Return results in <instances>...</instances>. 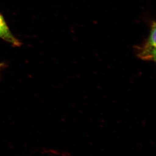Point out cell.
Instances as JSON below:
<instances>
[{"label": "cell", "instance_id": "cell-1", "mask_svg": "<svg viewBox=\"0 0 156 156\" xmlns=\"http://www.w3.org/2000/svg\"><path fill=\"white\" fill-rule=\"evenodd\" d=\"M156 23L154 21L151 25L149 37L142 44L136 47V56L143 61H156Z\"/></svg>", "mask_w": 156, "mask_h": 156}, {"label": "cell", "instance_id": "cell-2", "mask_svg": "<svg viewBox=\"0 0 156 156\" xmlns=\"http://www.w3.org/2000/svg\"><path fill=\"white\" fill-rule=\"evenodd\" d=\"M0 38L15 47L20 46V42L12 34L6 21L0 14Z\"/></svg>", "mask_w": 156, "mask_h": 156}, {"label": "cell", "instance_id": "cell-3", "mask_svg": "<svg viewBox=\"0 0 156 156\" xmlns=\"http://www.w3.org/2000/svg\"><path fill=\"white\" fill-rule=\"evenodd\" d=\"M46 152L49 155H52L53 156H73L71 152L65 150L49 149L46 150Z\"/></svg>", "mask_w": 156, "mask_h": 156}, {"label": "cell", "instance_id": "cell-4", "mask_svg": "<svg viewBox=\"0 0 156 156\" xmlns=\"http://www.w3.org/2000/svg\"><path fill=\"white\" fill-rule=\"evenodd\" d=\"M4 66V63H0V71H1V69H2Z\"/></svg>", "mask_w": 156, "mask_h": 156}]
</instances>
